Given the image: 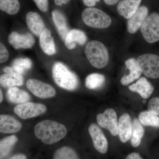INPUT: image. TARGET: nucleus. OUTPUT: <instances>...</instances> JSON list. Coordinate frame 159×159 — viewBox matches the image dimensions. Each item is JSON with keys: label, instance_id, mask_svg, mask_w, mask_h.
Returning a JSON list of instances; mask_svg holds the SVG:
<instances>
[{"label": "nucleus", "instance_id": "a211bd4d", "mask_svg": "<svg viewBox=\"0 0 159 159\" xmlns=\"http://www.w3.org/2000/svg\"><path fill=\"white\" fill-rule=\"evenodd\" d=\"M21 128L20 122L13 117L8 115L0 116V132L2 133H15Z\"/></svg>", "mask_w": 159, "mask_h": 159}, {"label": "nucleus", "instance_id": "2f4dec72", "mask_svg": "<svg viewBox=\"0 0 159 159\" xmlns=\"http://www.w3.org/2000/svg\"><path fill=\"white\" fill-rule=\"evenodd\" d=\"M9 57V52L5 45L1 43H0V62L1 63L6 62Z\"/></svg>", "mask_w": 159, "mask_h": 159}, {"label": "nucleus", "instance_id": "0eeeda50", "mask_svg": "<svg viewBox=\"0 0 159 159\" xmlns=\"http://www.w3.org/2000/svg\"><path fill=\"white\" fill-rule=\"evenodd\" d=\"M98 125L109 131L112 135L118 134L119 121L116 111L112 108L106 110L102 113L98 114L97 117Z\"/></svg>", "mask_w": 159, "mask_h": 159}, {"label": "nucleus", "instance_id": "b1692460", "mask_svg": "<svg viewBox=\"0 0 159 159\" xmlns=\"http://www.w3.org/2000/svg\"><path fill=\"white\" fill-rule=\"evenodd\" d=\"M139 119H135L132 122V130L131 137V143L134 147H138L141 143L144 136L145 130Z\"/></svg>", "mask_w": 159, "mask_h": 159}, {"label": "nucleus", "instance_id": "aec40b11", "mask_svg": "<svg viewBox=\"0 0 159 159\" xmlns=\"http://www.w3.org/2000/svg\"><path fill=\"white\" fill-rule=\"evenodd\" d=\"M51 14L52 20L60 36L63 40H65L69 31L66 16L61 11L57 10H53Z\"/></svg>", "mask_w": 159, "mask_h": 159}, {"label": "nucleus", "instance_id": "2eb2a0df", "mask_svg": "<svg viewBox=\"0 0 159 159\" xmlns=\"http://www.w3.org/2000/svg\"><path fill=\"white\" fill-rule=\"evenodd\" d=\"M26 20L27 26L31 32L36 36H40L45 29V26L39 14L34 11H29L26 14Z\"/></svg>", "mask_w": 159, "mask_h": 159}, {"label": "nucleus", "instance_id": "4c0bfd02", "mask_svg": "<svg viewBox=\"0 0 159 159\" xmlns=\"http://www.w3.org/2000/svg\"><path fill=\"white\" fill-rule=\"evenodd\" d=\"M0 97H1V98H0V102H2L3 100V94L2 93V90L1 89L0 90Z\"/></svg>", "mask_w": 159, "mask_h": 159}, {"label": "nucleus", "instance_id": "dca6fc26", "mask_svg": "<svg viewBox=\"0 0 159 159\" xmlns=\"http://www.w3.org/2000/svg\"><path fill=\"white\" fill-rule=\"evenodd\" d=\"M129 89L138 93L144 99H148L154 91V87L145 77L139 78L135 83L129 87Z\"/></svg>", "mask_w": 159, "mask_h": 159}, {"label": "nucleus", "instance_id": "ddd939ff", "mask_svg": "<svg viewBox=\"0 0 159 159\" xmlns=\"http://www.w3.org/2000/svg\"><path fill=\"white\" fill-rule=\"evenodd\" d=\"M142 0H121L118 3L117 11L118 14L129 19L139 9Z\"/></svg>", "mask_w": 159, "mask_h": 159}, {"label": "nucleus", "instance_id": "a878e982", "mask_svg": "<svg viewBox=\"0 0 159 159\" xmlns=\"http://www.w3.org/2000/svg\"><path fill=\"white\" fill-rule=\"evenodd\" d=\"M139 119L143 125L159 128V117L148 111L140 113Z\"/></svg>", "mask_w": 159, "mask_h": 159}, {"label": "nucleus", "instance_id": "58836bf2", "mask_svg": "<svg viewBox=\"0 0 159 159\" xmlns=\"http://www.w3.org/2000/svg\"><path fill=\"white\" fill-rule=\"evenodd\" d=\"M92 1H93L94 2H95L96 3H97L98 2H99L100 0H92Z\"/></svg>", "mask_w": 159, "mask_h": 159}, {"label": "nucleus", "instance_id": "f257e3e1", "mask_svg": "<svg viewBox=\"0 0 159 159\" xmlns=\"http://www.w3.org/2000/svg\"><path fill=\"white\" fill-rule=\"evenodd\" d=\"M34 133L37 139L47 145L59 142L66 136L67 129L61 123L50 120L39 122L34 128Z\"/></svg>", "mask_w": 159, "mask_h": 159}, {"label": "nucleus", "instance_id": "20e7f679", "mask_svg": "<svg viewBox=\"0 0 159 159\" xmlns=\"http://www.w3.org/2000/svg\"><path fill=\"white\" fill-rule=\"evenodd\" d=\"M81 17L83 21L87 26L96 29H106L112 23L111 19L108 14L101 9L94 7L84 9Z\"/></svg>", "mask_w": 159, "mask_h": 159}, {"label": "nucleus", "instance_id": "72a5a7b5", "mask_svg": "<svg viewBox=\"0 0 159 159\" xmlns=\"http://www.w3.org/2000/svg\"><path fill=\"white\" fill-rule=\"evenodd\" d=\"M125 159H142L139 154L136 152H132L128 155Z\"/></svg>", "mask_w": 159, "mask_h": 159}, {"label": "nucleus", "instance_id": "c85d7f7f", "mask_svg": "<svg viewBox=\"0 0 159 159\" xmlns=\"http://www.w3.org/2000/svg\"><path fill=\"white\" fill-rule=\"evenodd\" d=\"M31 66L32 62L29 58H18L13 61L11 68L15 72L22 75L31 69Z\"/></svg>", "mask_w": 159, "mask_h": 159}, {"label": "nucleus", "instance_id": "7c9ffc66", "mask_svg": "<svg viewBox=\"0 0 159 159\" xmlns=\"http://www.w3.org/2000/svg\"><path fill=\"white\" fill-rule=\"evenodd\" d=\"M148 111L159 116V97H154L149 100L148 104Z\"/></svg>", "mask_w": 159, "mask_h": 159}, {"label": "nucleus", "instance_id": "4be33fe9", "mask_svg": "<svg viewBox=\"0 0 159 159\" xmlns=\"http://www.w3.org/2000/svg\"><path fill=\"white\" fill-rule=\"evenodd\" d=\"M24 79L21 74L15 72L9 74H5L0 77V84L5 88H11L16 86L22 85Z\"/></svg>", "mask_w": 159, "mask_h": 159}, {"label": "nucleus", "instance_id": "f03ea898", "mask_svg": "<svg viewBox=\"0 0 159 159\" xmlns=\"http://www.w3.org/2000/svg\"><path fill=\"white\" fill-rule=\"evenodd\" d=\"M54 82L61 88L69 91L76 89L79 85L77 75L70 70L62 63H55L52 68Z\"/></svg>", "mask_w": 159, "mask_h": 159}, {"label": "nucleus", "instance_id": "c756f323", "mask_svg": "<svg viewBox=\"0 0 159 159\" xmlns=\"http://www.w3.org/2000/svg\"><path fill=\"white\" fill-rule=\"evenodd\" d=\"M54 159H79L74 150L68 147H63L57 149Z\"/></svg>", "mask_w": 159, "mask_h": 159}, {"label": "nucleus", "instance_id": "4468645a", "mask_svg": "<svg viewBox=\"0 0 159 159\" xmlns=\"http://www.w3.org/2000/svg\"><path fill=\"white\" fill-rule=\"evenodd\" d=\"M132 122L130 116L124 113L120 116L119 121L118 135L122 143L128 142L131 137Z\"/></svg>", "mask_w": 159, "mask_h": 159}, {"label": "nucleus", "instance_id": "cd10ccee", "mask_svg": "<svg viewBox=\"0 0 159 159\" xmlns=\"http://www.w3.org/2000/svg\"><path fill=\"white\" fill-rule=\"evenodd\" d=\"M0 9L8 14H17L20 9L18 0H0Z\"/></svg>", "mask_w": 159, "mask_h": 159}, {"label": "nucleus", "instance_id": "e433bc0d", "mask_svg": "<svg viewBox=\"0 0 159 159\" xmlns=\"http://www.w3.org/2000/svg\"><path fill=\"white\" fill-rule=\"evenodd\" d=\"M9 159H27L25 156L23 154L16 155Z\"/></svg>", "mask_w": 159, "mask_h": 159}, {"label": "nucleus", "instance_id": "c9c22d12", "mask_svg": "<svg viewBox=\"0 0 159 159\" xmlns=\"http://www.w3.org/2000/svg\"><path fill=\"white\" fill-rule=\"evenodd\" d=\"M54 2L57 6H61L63 5H66L69 2L70 0H54Z\"/></svg>", "mask_w": 159, "mask_h": 159}, {"label": "nucleus", "instance_id": "1a4fd4ad", "mask_svg": "<svg viewBox=\"0 0 159 159\" xmlns=\"http://www.w3.org/2000/svg\"><path fill=\"white\" fill-rule=\"evenodd\" d=\"M27 88L35 97L47 99L54 97L56 91L50 84L37 80L30 79L26 83Z\"/></svg>", "mask_w": 159, "mask_h": 159}, {"label": "nucleus", "instance_id": "6e6552de", "mask_svg": "<svg viewBox=\"0 0 159 159\" xmlns=\"http://www.w3.org/2000/svg\"><path fill=\"white\" fill-rule=\"evenodd\" d=\"M46 110L45 106L40 103L30 102L18 104L14 108L15 113L23 119L38 116L44 113Z\"/></svg>", "mask_w": 159, "mask_h": 159}, {"label": "nucleus", "instance_id": "f8f14e48", "mask_svg": "<svg viewBox=\"0 0 159 159\" xmlns=\"http://www.w3.org/2000/svg\"><path fill=\"white\" fill-rule=\"evenodd\" d=\"M149 10L147 6L139 7L136 12L127 21V30L130 34H134L141 28L142 24L148 15Z\"/></svg>", "mask_w": 159, "mask_h": 159}, {"label": "nucleus", "instance_id": "9b49d317", "mask_svg": "<svg viewBox=\"0 0 159 159\" xmlns=\"http://www.w3.org/2000/svg\"><path fill=\"white\" fill-rule=\"evenodd\" d=\"M8 41L15 49L31 48L35 42L34 37L30 33L21 34L16 32H11L9 34Z\"/></svg>", "mask_w": 159, "mask_h": 159}, {"label": "nucleus", "instance_id": "9d476101", "mask_svg": "<svg viewBox=\"0 0 159 159\" xmlns=\"http://www.w3.org/2000/svg\"><path fill=\"white\" fill-rule=\"evenodd\" d=\"M89 132L95 149L100 153H106L108 149V142L101 129L97 124L93 123L89 127Z\"/></svg>", "mask_w": 159, "mask_h": 159}, {"label": "nucleus", "instance_id": "f704fd0d", "mask_svg": "<svg viewBox=\"0 0 159 159\" xmlns=\"http://www.w3.org/2000/svg\"><path fill=\"white\" fill-rule=\"evenodd\" d=\"M104 2L108 6H113L120 2V0H103Z\"/></svg>", "mask_w": 159, "mask_h": 159}, {"label": "nucleus", "instance_id": "393cba45", "mask_svg": "<svg viewBox=\"0 0 159 159\" xmlns=\"http://www.w3.org/2000/svg\"><path fill=\"white\" fill-rule=\"evenodd\" d=\"M105 77L102 74L94 73L89 74L85 79V86L89 89L95 90L100 88L104 84Z\"/></svg>", "mask_w": 159, "mask_h": 159}, {"label": "nucleus", "instance_id": "6ab92c4d", "mask_svg": "<svg viewBox=\"0 0 159 159\" xmlns=\"http://www.w3.org/2000/svg\"><path fill=\"white\" fill-rule=\"evenodd\" d=\"M86 35L83 31L78 29H73L69 31L65 39V44L69 50L74 49L76 44L80 45L84 44L86 42Z\"/></svg>", "mask_w": 159, "mask_h": 159}, {"label": "nucleus", "instance_id": "f3484780", "mask_svg": "<svg viewBox=\"0 0 159 159\" xmlns=\"http://www.w3.org/2000/svg\"><path fill=\"white\" fill-rule=\"evenodd\" d=\"M126 69L129 71L128 75L123 76L120 80V82L123 85H127L131 83L136 80L138 79L142 75V72L140 70L137 64V60L135 58H130L125 61Z\"/></svg>", "mask_w": 159, "mask_h": 159}, {"label": "nucleus", "instance_id": "7ed1b4c3", "mask_svg": "<svg viewBox=\"0 0 159 159\" xmlns=\"http://www.w3.org/2000/svg\"><path fill=\"white\" fill-rule=\"evenodd\" d=\"M84 52L91 64L96 68H103L108 64V51L106 46L97 40L90 41L86 46Z\"/></svg>", "mask_w": 159, "mask_h": 159}, {"label": "nucleus", "instance_id": "473e14b6", "mask_svg": "<svg viewBox=\"0 0 159 159\" xmlns=\"http://www.w3.org/2000/svg\"><path fill=\"white\" fill-rule=\"evenodd\" d=\"M36 6L43 12H46L48 9V0H33Z\"/></svg>", "mask_w": 159, "mask_h": 159}, {"label": "nucleus", "instance_id": "5701e85b", "mask_svg": "<svg viewBox=\"0 0 159 159\" xmlns=\"http://www.w3.org/2000/svg\"><path fill=\"white\" fill-rule=\"evenodd\" d=\"M7 98L9 102L18 104L28 102L30 99V95L28 93L16 87L9 89Z\"/></svg>", "mask_w": 159, "mask_h": 159}, {"label": "nucleus", "instance_id": "423d86ee", "mask_svg": "<svg viewBox=\"0 0 159 159\" xmlns=\"http://www.w3.org/2000/svg\"><path fill=\"white\" fill-rule=\"evenodd\" d=\"M137 64L142 74L152 79L159 78V56L152 54L140 55Z\"/></svg>", "mask_w": 159, "mask_h": 159}, {"label": "nucleus", "instance_id": "412c9836", "mask_svg": "<svg viewBox=\"0 0 159 159\" xmlns=\"http://www.w3.org/2000/svg\"><path fill=\"white\" fill-rule=\"evenodd\" d=\"M39 37L40 46L43 52L49 55L55 54L56 51L54 39L50 30L45 28Z\"/></svg>", "mask_w": 159, "mask_h": 159}, {"label": "nucleus", "instance_id": "bb28decb", "mask_svg": "<svg viewBox=\"0 0 159 159\" xmlns=\"http://www.w3.org/2000/svg\"><path fill=\"white\" fill-rule=\"evenodd\" d=\"M18 139L15 135L6 137L0 142V158L2 159L7 156L13 145L17 142Z\"/></svg>", "mask_w": 159, "mask_h": 159}, {"label": "nucleus", "instance_id": "39448f33", "mask_svg": "<svg viewBox=\"0 0 159 159\" xmlns=\"http://www.w3.org/2000/svg\"><path fill=\"white\" fill-rule=\"evenodd\" d=\"M144 39L149 43L159 41V13L154 11L148 15L141 26Z\"/></svg>", "mask_w": 159, "mask_h": 159}]
</instances>
